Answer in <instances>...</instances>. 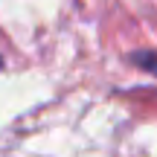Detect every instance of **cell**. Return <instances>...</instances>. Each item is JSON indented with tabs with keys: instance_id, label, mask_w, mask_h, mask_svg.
Instances as JSON below:
<instances>
[{
	"instance_id": "1",
	"label": "cell",
	"mask_w": 157,
	"mask_h": 157,
	"mask_svg": "<svg viewBox=\"0 0 157 157\" xmlns=\"http://www.w3.org/2000/svg\"><path fill=\"white\" fill-rule=\"evenodd\" d=\"M0 64H3V61H0Z\"/></svg>"
}]
</instances>
